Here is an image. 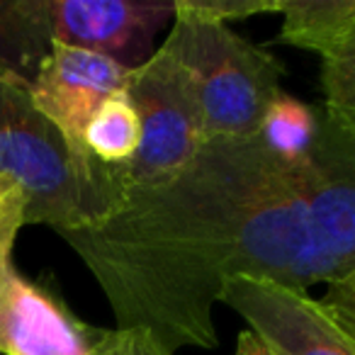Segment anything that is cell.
Instances as JSON below:
<instances>
[{
    "label": "cell",
    "mask_w": 355,
    "mask_h": 355,
    "mask_svg": "<svg viewBox=\"0 0 355 355\" xmlns=\"http://www.w3.org/2000/svg\"><path fill=\"white\" fill-rule=\"evenodd\" d=\"M59 236L98 280L117 329L163 355L217 348L212 306L227 277L266 275L297 290L355 277L316 243L295 168L258 134L205 139L173 180L129 190L105 222Z\"/></svg>",
    "instance_id": "obj_1"
},
{
    "label": "cell",
    "mask_w": 355,
    "mask_h": 355,
    "mask_svg": "<svg viewBox=\"0 0 355 355\" xmlns=\"http://www.w3.org/2000/svg\"><path fill=\"white\" fill-rule=\"evenodd\" d=\"M0 185L20 198L22 224H46L56 234L105 222L127 195L112 166L76 156L27 88L3 80Z\"/></svg>",
    "instance_id": "obj_2"
},
{
    "label": "cell",
    "mask_w": 355,
    "mask_h": 355,
    "mask_svg": "<svg viewBox=\"0 0 355 355\" xmlns=\"http://www.w3.org/2000/svg\"><path fill=\"white\" fill-rule=\"evenodd\" d=\"M166 46L188 69L202 110L205 139L256 137L268 105L282 93L285 66L229 25L173 15Z\"/></svg>",
    "instance_id": "obj_3"
},
{
    "label": "cell",
    "mask_w": 355,
    "mask_h": 355,
    "mask_svg": "<svg viewBox=\"0 0 355 355\" xmlns=\"http://www.w3.org/2000/svg\"><path fill=\"white\" fill-rule=\"evenodd\" d=\"M22 202L0 185V355H163L146 336L95 329L15 266Z\"/></svg>",
    "instance_id": "obj_4"
},
{
    "label": "cell",
    "mask_w": 355,
    "mask_h": 355,
    "mask_svg": "<svg viewBox=\"0 0 355 355\" xmlns=\"http://www.w3.org/2000/svg\"><path fill=\"white\" fill-rule=\"evenodd\" d=\"M124 95L139 119V146L127 163L112 166L124 193L156 188L178 175L205 141L198 90L185 69L166 46L134 69Z\"/></svg>",
    "instance_id": "obj_5"
},
{
    "label": "cell",
    "mask_w": 355,
    "mask_h": 355,
    "mask_svg": "<svg viewBox=\"0 0 355 355\" xmlns=\"http://www.w3.org/2000/svg\"><path fill=\"white\" fill-rule=\"evenodd\" d=\"M219 302L246 321L270 355H355L353 331L306 290L266 275H234L222 282Z\"/></svg>",
    "instance_id": "obj_6"
},
{
    "label": "cell",
    "mask_w": 355,
    "mask_h": 355,
    "mask_svg": "<svg viewBox=\"0 0 355 355\" xmlns=\"http://www.w3.org/2000/svg\"><path fill=\"white\" fill-rule=\"evenodd\" d=\"M292 168L316 243L340 270L355 275V129L319 110L314 144Z\"/></svg>",
    "instance_id": "obj_7"
},
{
    "label": "cell",
    "mask_w": 355,
    "mask_h": 355,
    "mask_svg": "<svg viewBox=\"0 0 355 355\" xmlns=\"http://www.w3.org/2000/svg\"><path fill=\"white\" fill-rule=\"evenodd\" d=\"M49 17L54 42L134 71L153 56V40L173 20V3L49 0Z\"/></svg>",
    "instance_id": "obj_8"
},
{
    "label": "cell",
    "mask_w": 355,
    "mask_h": 355,
    "mask_svg": "<svg viewBox=\"0 0 355 355\" xmlns=\"http://www.w3.org/2000/svg\"><path fill=\"white\" fill-rule=\"evenodd\" d=\"M132 71L93 51L51 42L35 83L27 88L30 100L66 139L71 151L83 161H95L83 144V132L93 112L124 90Z\"/></svg>",
    "instance_id": "obj_9"
},
{
    "label": "cell",
    "mask_w": 355,
    "mask_h": 355,
    "mask_svg": "<svg viewBox=\"0 0 355 355\" xmlns=\"http://www.w3.org/2000/svg\"><path fill=\"white\" fill-rule=\"evenodd\" d=\"M49 0H0V80L30 88L49 56Z\"/></svg>",
    "instance_id": "obj_10"
},
{
    "label": "cell",
    "mask_w": 355,
    "mask_h": 355,
    "mask_svg": "<svg viewBox=\"0 0 355 355\" xmlns=\"http://www.w3.org/2000/svg\"><path fill=\"white\" fill-rule=\"evenodd\" d=\"M282 27L272 42L324 59L355 54V0H280Z\"/></svg>",
    "instance_id": "obj_11"
},
{
    "label": "cell",
    "mask_w": 355,
    "mask_h": 355,
    "mask_svg": "<svg viewBox=\"0 0 355 355\" xmlns=\"http://www.w3.org/2000/svg\"><path fill=\"white\" fill-rule=\"evenodd\" d=\"M316 127H319V110L300 103L282 90L268 105L258 127V137L272 156L285 161L287 166H295L309 153L316 139Z\"/></svg>",
    "instance_id": "obj_12"
},
{
    "label": "cell",
    "mask_w": 355,
    "mask_h": 355,
    "mask_svg": "<svg viewBox=\"0 0 355 355\" xmlns=\"http://www.w3.org/2000/svg\"><path fill=\"white\" fill-rule=\"evenodd\" d=\"M85 151L103 166L127 163L139 146V119L124 90L110 95L93 112L83 132Z\"/></svg>",
    "instance_id": "obj_13"
},
{
    "label": "cell",
    "mask_w": 355,
    "mask_h": 355,
    "mask_svg": "<svg viewBox=\"0 0 355 355\" xmlns=\"http://www.w3.org/2000/svg\"><path fill=\"white\" fill-rule=\"evenodd\" d=\"M321 112L340 127L355 129V54L321 61Z\"/></svg>",
    "instance_id": "obj_14"
},
{
    "label": "cell",
    "mask_w": 355,
    "mask_h": 355,
    "mask_svg": "<svg viewBox=\"0 0 355 355\" xmlns=\"http://www.w3.org/2000/svg\"><path fill=\"white\" fill-rule=\"evenodd\" d=\"M277 6L280 0H178L173 3V15L227 25L234 20H248L261 12H277Z\"/></svg>",
    "instance_id": "obj_15"
},
{
    "label": "cell",
    "mask_w": 355,
    "mask_h": 355,
    "mask_svg": "<svg viewBox=\"0 0 355 355\" xmlns=\"http://www.w3.org/2000/svg\"><path fill=\"white\" fill-rule=\"evenodd\" d=\"M234 355H270V353L258 343L251 331H241L236 338V353Z\"/></svg>",
    "instance_id": "obj_16"
}]
</instances>
